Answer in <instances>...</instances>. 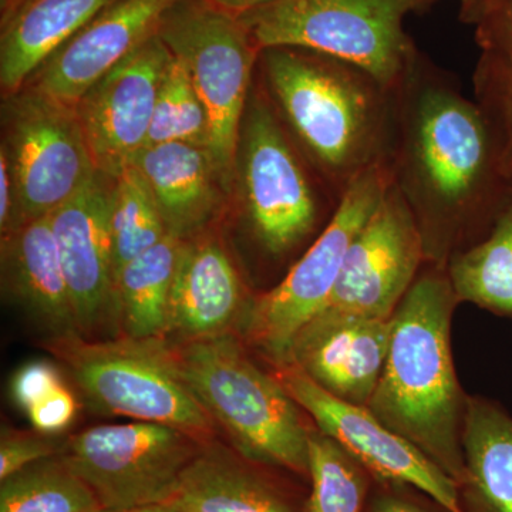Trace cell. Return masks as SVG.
<instances>
[{
	"label": "cell",
	"mask_w": 512,
	"mask_h": 512,
	"mask_svg": "<svg viewBox=\"0 0 512 512\" xmlns=\"http://www.w3.org/2000/svg\"><path fill=\"white\" fill-rule=\"evenodd\" d=\"M393 96L390 183L412 212L427 264L447 269L488 234L512 178L476 101L429 57L416 53Z\"/></svg>",
	"instance_id": "cell-1"
},
{
	"label": "cell",
	"mask_w": 512,
	"mask_h": 512,
	"mask_svg": "<svg viewBox=\"0 0 512 512\" xmlns=\"http://www.w3.org/2000/svg\"><path fill=\"white\" fill-rule=\"evenodd\" d=\"M258 63L276 116L339 197L367 171L386 168L393 89L355 64L299 47H266Z\"/></svg>",
	"instance_id": "cell-2"
},
{
	"label": "cell",
	"mask_w": 512,
	"mask_h": 512,
	"mask_svg": "<svg viewBox=\"0 0 512 512\" xmlns=\"http://www.w3.org/2000/svg\"><path fill=\"white\" fill-rule=\"evenodd\" d=\"M458 303L447 269L427 264L390 319L389 352L367 409L461 487L468 397L458 384L451 353V319Z\"/></svg>",
	"instance_id": "cell-3"
},
{
	"label": "cell",
	"mask_w": 512,
	"mask_h": 512,
	"mask_svg": "<svg viewBox=\"0 0 512 512\" xmlns=\"http://www.w3.org/2000/svg\"><path fill=\"white\" fill-rule=\"evenodd\" d=\"M181 376L248 460L309 476V433L298 403L231 333L171 343Z\"/></svg>",
	"instance_id": "cell-4"
},
{
	"label": "cell",
	"mask_w": 512,
	"mask_h": 512,
	"mask_svg": "<svg viewBox=\"0 0 512 512\" xmlns=\"http://www.w3.org/2000/svg\"><path fill=\"white\" fill-rule=\"evenodd\" d=\"M431 0H274L239 13L259 50L299 47L355 64L389 89L419 52L404 30Z\"/></svg>",
	"instance_id": "cell-5"
},
{
	"label": "cell",
	"mask_w": 512,
	"mask_h": 512,
	"mask_svg": "<svg viewBox=\"0 0 512 512\" xmlns=\"http://www.w3.org/2000/svg\"><path fill=\"white\" fill-rule=\"evenodd\" d=\"M94 409L165 424L210 443L215 421L178 369L165 338H84L49 343Z\"/></svg>",
	"instance_id": "cell-6"
},
{
	"label": "cell",
	"mask_w": 512,
	"mask_h": 512,
	"mask_svg": "<svg viewBox=\"0 0 512 512\" xmlns=\"http://www.w3.org/2000/svg\"><path fill=\"white\" fill-rule=\"evenodd\" d=\"M158 35L184 64L210 121V150L225 188L232 191L239 134L261 50L235 13L210 0H178Z\"/></svg>",
	"instance_id": "cell-7"
},
{
	"label": "cell",
	"mask_w": 512,
	"mask_h": 512,
	"mask_svg": "<svg viewBox=\"0 0 512 512\" xmlns=\"http://www.w3.org/2000/svg\"><path fill=\"white\" fill-rule=\"evenodd\" d=\"M311 170L265 93L252 87L235 183L252 235L272 258L291 254L318 227L322 192Z\"/></svg>",
	"instance_id": "cell-8"
},
{
	"label": "cell",
	"mask_w": 512,
	"mask_h": 512,
	"mask_svg": "<svg viewBox=\"0 0 512 512\" xmlns=\"http://www.w3.org/2000/svg\"><path fill=\"white\" fill-rule=\"evenodd\" d=\"M386 168L367 171L350 185L338 208L302 258L271 291L249 299L238 323L244 343L276 367L288 362L293 340L328 303L350 245L389 187Z\"/></svg>",
	"instance_id": "cell-9"
},
{
	"label": "cell",
	"mask_w": 512,
	"mask_h": 512,
	"mask_svg": "<svg viewBox=\"0 0 512 512\" xmlns=\"http://www.w3.org/2000/svg\"><path fill=\"white\" fill-rule=\"evenodd\" d=\"M2 151L16 200V229L47 217L86 187L99 171L76 107L35 87L3 97Z\"/></svg>",
	"instance_id": "cell-10"
},
{
	"label": "cell",
	"mask_w": 512,
	"mask_h": 512,
	"mask_svg": "<svg viewBox=\"0 0 512 512\" xmlns=\"http://www.w3.org/2000/svg\"><path fill=\"white\" fill-rule=\"evenodd\" d=\"M201 446L174 427L134 420L83 430L59 457L104 510H128L167 503Z\"/></svg>",
	"instance_id": "cell-11"
},
{
	"label": "cell",
	"mask_w": 512,
	"mask_h": 512,
	"mask_svg": "<svg viewBox=\"0 0 512 512\" xmlns=\"http://www.w3.org/2000/svg\"><path fill=\"white\" fill-rule=\"evenodd\" d=\"M289 396L315 420L320 433L338 441L380 483L406 485L447 512H466L460 487L423 451L384 426L367 407L343 402L292 363L276 367Z\"/></svg>",
	"instance_id": "cell-12"
},
{
	"label": "cell",
	"mask_w": 512,
	"mask_h": 512,
	"mask_svg": "<svg viewBox=\"0 0 512 512\" xmlns=\"http://www.w3.org/2000/svg\"><path fill=\"white\" fill-rule=\"evenodd\" d=\"M423 264L427 261L419 228L390 183L350 245L335 289L319 313L390 320Z\"/></svg>",
	"instance_id": "cell-13"
},
{
	"label": "cell",
	"mask_w": 512,
	"mask_h": 512,
	"mask_svg": "<svg viewBox=\"0 0 512 512\" xmlns=\"http://www.w3.org/2000/svg\"><path fill=\"white\" fill-rule=\"evenodd\" d=\"M173 53L154 35L83 94L76 111L99 173L117 178L147 146L158 92Z\"/></svg>",
	"instance_id": "cell-14"
},
{
	"label": "cell",
	"mask_w": 512,
	"mask_h": 512,
	"mask_svg": "<svg viewBox=\"0 0 512 512\" xmlns=\"http://www.w3.org/2000/svg\"><path fill=\"white\" fill-rule=\"evenodd\" d=\"M113 181L97 173L72 200L47 215L77 325L89 340L114 336L120 329L110 234Z\"/></svg>",
	"instance_id": "cell-15"
},
{
	"label": "cell",
	"mask_w": 512,
	"mask_h": 512,
	"mask_svg": "<svg viewBox=\"0 0 512 512\" xmlns=\"http://www.w3.org/2000/svg\"><path fill=\"white\" fill-rule=\"evenodd\" d=\"M175 2L117 0L57 49L26 84L76 106L97 80L157 35Z\"/></svg>",
	"instance_id": "cell-16"
},
{
	"label": "cell",
	"mask_w": 512,
	"mask_h": 512,
	"mask_svg": "<svg viewBox=\"0 0 512 512\" xmlns=\"http://www.w3.org/2000/svg\"><path fill=\"white\" fill-rule=\"evenodd\" d=\"M390 332V320L319 313L293 340L286 363L343 402L367 407L383 373Z\"/></svg>",
	"instance_id": "cell-17"
},
{
	"label": "cell",
	"mask_w": 512,
	"mask_h": 512,
	"mask_svg": "<svg viewBox=\"0 0 512 512\" xmlns=\"http://www.w3.org/2000/svg\"><path fill=\"white\" fill-rule=\"evenodd\" d=\"M2 284L47 345L83 338L49 218L26 222L2 238Z\"/></svg>",
	"instance_id": "cell-18"
},
{
	"label": "cell",
	"mask_w": 512,
	"mask_h": 512,
	"mask_svg": "<svg viewBox=\"0 0 512 512\" xmlns=\"http://www.w3.org/2000/svg\"><path fill=\"white\" fill-rule=\"evenodd\" d=\"M241 278L220 242H184L168 309L167 335L178 342L210 338L238 328L245 311Z\"/></svg>",
	"instance_id": "cell-19"
},
{
	"label": "cell",
	"mask_w": 512,
	"mask_h": 512,
	"mask_svg": "<svg viewBox=\"0 0 512 512\" xmlns=\"http://www.w3.org/2000/svg\"><path fill=\"white\" fill-rule=\"evenodd\" d=\"M133 165L150 188L168 234L183 241L200 237L229 194L207 147L153 144Z\"/></svg>",
	"instance_id": "cell-20"
},
{
	"label": "cell",
	"mask_w": 512,
	"mask_h": 512,
	"mask_svg": "<svg viewBox=\"0 0 512 512\" xmlns=\"http://www.w3.org/2000/svg\"><path fill=\"white\" fill-rule=\"evenodd\" d=\"M117 0H29L2 25L0 87L3 97L19 92L30 77Z\"/></svg>",
	"instance_id": "cell-21"
},
{
	"label": "cell",
	"mask_w": 512,
	"mask_h": 512,
	"mask_svg": "<svg viewBox=\"0 0 512 512\" xmlns=\"http://www.w3.org/2000/svg\"><path fill=\"white\" fill-rule=\"evenodd\" d=\"M165 505L178 512H296L275 487L211 441L185 467Z\"/></svg>",
	"instance_id": "cell-22"
},
{
	"label": "cell",
	"mask_w": 512,
	"mask_h": 512,
	"mask_svg": "<svg viewBox=\"0 0 512 512\" xmlns=\"http://www.w3.org/2000/svg\"><path fill=\"white\" fill-rule=\"evenodd\" d=\"M466 512H512V417L500 406L468 397L463 424Z\"/></svg>",
	"instance_id": "cell-23"
},
{
	"label": "cell",
	"mask_w": 512,
	"mask_h": 512,
	"mask_svg": "<svg viewBox=\"0 0 512 512\" xmlns=\"http://www.w3.org/2000/svg\"><path fill=\"white\" fill-rule=\"evenodd\" d=\"M184 242L168 234L121 269L116 278L121 336L165 338L171 292Z\"/></svg>",
	"instance_id": "cell-24"
},
{
	"label": "cell",
	"mask_w": 512,
	"mask_h": 512,
	"mask_svg": "<svg viewBox=\"0 0 512 512\" xmlns=\"http://www.w3.org/2000/svg\"><path fill=\"white\" fill-rule=\"evenodd\" d=\"M458 301L512 318V190L493 227L448 262Z\"/></svg>",
	"instance_id": "cell-25"
},
{
	"label": "cell",
	"mask_w": 512,
	"mask_h": 512,
	"mask_svg": "<svg viewBox=\"0 0 512 512\" xmlns=\"http://www.w3.org/2000/svg\"><path fill=\"white\" fill-rule=\"evenodd\" d=\"M113 275L168 235L150 188L133 164L114 178L110 198Z\"/></svg>",
	"instance_id": "cell-26"
},
{
	"label": "cell",
	"mask_w": 512,
	"mask_h": 512,
	"mask_svg": "<svg viewBox=\"0 0 512 512\" xmlns=\"http://www.w3.org/2000/svg\"><path fill=\"white\" fill-rule=\"evenodd\" d=\"M92 488L60 457L39 461L2 481L0 512H100Z\"/></svg>",
	"instance_id": "cell-27"
},
{
	"label": "cell",
	"mask_w": 512,
	"mask_h": 512,
	"mask_svg": "<svg viewBox=\"0 0 512 512\" xmlns=\"http://www.w3.org/2000/svg\"><path fill=\"white\" fill-rule=\"evenodd\" d=\"M309 477L312 490L305 512H367L372 476L320 431L309 436Z\"/></svg>",
	"instance_id": "cell-28"
},
{
	"label": "cell",
	"mask_w": 512,
	"mask_h": 512,
	"mask_svg": "<svg viewBox=\"0 0 512 512\" xmlns=\"http://www.w3.org/2000/svg\"><path fill=\"white\" fill-rule=\"evenodd\" d=\"M161 143L210 144L207 110L181 60L173 55L161 82L147 146Z\"/></svg>",
	"instance_id": "cell-29"
},
{
	"label": "cell",
	"mask_w": 512,
	"mask_h": 512,
	"mask_svg": "<svg viewBox=\"0 0 512 512\" xmlns=\"http://www.w3.org/2000/svg\"><path fill=\"white\" fill-rule=\"evenodd\" d=\"M474 101L480 107L512 178V62L481 52L473 74Z\"/></svg>",
	"instance_id": "cell-30"
},
{
	"label": "cell",
	"mask_w": 512,
	"mask_h": 512,
	"mask_svg": "<svg viewBox=\"0 0 512 512\" xmlns=\"http://www.w3.org/2000/svg\"><path fill=\"white\" fill-rule=\"evenodd\" d=\"M62 444L42 436L3 433L0 441V481L8 480L39 461L59 457Z\"/></svg>",
	"instance_id": "cell-31"
},
{
	"label": "cell",
	"mask_w": 512,
	"mask_h": 512,
	"mask_svg": "<svg viewBox=\"0 0 512 512\" xmlns=\"http://www.w3.org/2000/svg\"><path fill=\"white\" fill-rule=\"evenodd\" d=\"M474 26L481 52L512 62V0H488Z\"/></svg>",
	"instance_id": "cell-32"
},
{
	"label": "cell",
	"mask_w": 512,
	"mask_h": 512,
	"mask_svg": "<svg viewBox=\"0 0 512 512\" xmlns=\"http://www.w3.org/2000/svg\"><path fill=\"white\" fill-rule=\"evenodd\" d=\"M30 423L40 433L56 434L66 430L77 414V403L66 384L57 387L26 410Z\"/></svg>",
	"instance_id": "cell-33"
},
{
	"label": "cell",
	"mask_w": 512,
	"mask_h": 512,
	"mask_svg": "<svg viewBox=\"0 0 512 512\" xmlns=\"http://www.w3.org/2000/svg\"><path fill=\"white\" fill-rule=\"evenodd\" d=\"M64 384L59 370L47 362H32L20 367L13 377L12 392L23 410L42 400Z\"/></svg>",
	"instance_id": "cell-34"
},
{
	"label": "cell",
	"mask_w": 512,
	"mask_h": 512,
	"mask_svg": "<svg viewBox=\"0 0 512 512\" xmlns=\"http://www.w3.org/2000/svg\"><path fill=\"white\" fill-rule=\"evenodd\" d=\"M16 229V200L8 158L0 151V231L2 238Z\"/></svg>",
	"instance_id": "cell-35"
},
{
	"label": "cell",
	"mask_w": 512,
	"mask_h": 512,
	"mask_svg": "<svg viewBox=\"0 0 512 512\" xmlns=\"http://www.w3.org/2000/svg\"><path fill=\"white\" fill-rule=\"evenodd\" d=\"M367 512H431L423 505L414 503L410 498L400 494L386 493L377 494L369 505Z\"/></svg>",
	"instance_id": "cell-36"
},
{
	"label": "cell",
	"mask_w": 512,
	"mask_h": 512,
	"mask_svg": "<svg viewBox=\"0 0 512 512\" xmlns=\"http://www.w3.org/2000/svg\"><path fill=\"white\" fill-rule=\"evenodd\" d=\"M210 2L218 8L239 15V13L258 8V6L266 5V3L274 2V0H210Z\"/></svg>",
	"instance_id": "cell-37"
},
{
	"label": "cell",
	"mask_w": 512,
	"mask_h": 512,
	"mask_svg": "<svg viewBox=\"0 0 512 512\" xmlns=\"http://www.w3.org/2000/svg\"><path fill=\"white\" fill-rule=\"evenodd\" d=\"M487 2L488 0H461V20L468 25H474Z\"/></svg>",
	"instance_id": "cell-38"
},
{
	"label": "cell",
	"mask_w": 512,
	"mask_h": 512,
	"mask_svg": "<svg viewBox=\"0 0 512 512\" xmlns=\"http://www.w3.org/2000/svg\"><path fill=\"white\" fill-rule=\"evenodd\" d=\"M29 0H0V10H2V25L3 23L8 22L13 15L20 8H22L25 3H28Z\"/></svg>",
	"instance_id": "cell-39"
},
{
	"label": "cell",
	"mask_w": 512,
	"mask_h": 512,
	"mask_svg": "<svg viewBox=\"0 0 512 512\" xmlns=\"http://www.w3.org/2000/svg\"><path fill=\"white\" fill-rule=\"evenodd\" d=\"M100 512H178L170 505L157 504L147 505V507L128 508V510H101Z\"/></svg>",
	"instance_id": "cell-40"
}]
</instances>
